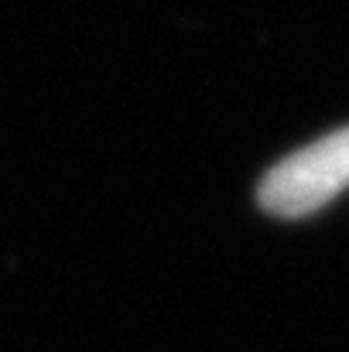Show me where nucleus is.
Segmentation results:
<instances>
[{"label":"nucleus","mask_w":349,"mask_h":352,"mask_svg":"<svg viewBox=\"0 0 349 352\" xmlns=\"http://www.w3.org/2000/svg\"><path fill=\"white\" fill-rule=\"evenodd\" d=\"M349 188V126L288 154L260 182V206L281 219H302L326 209Z\"/></svg>","instance_id":"1"}]
</instances>
